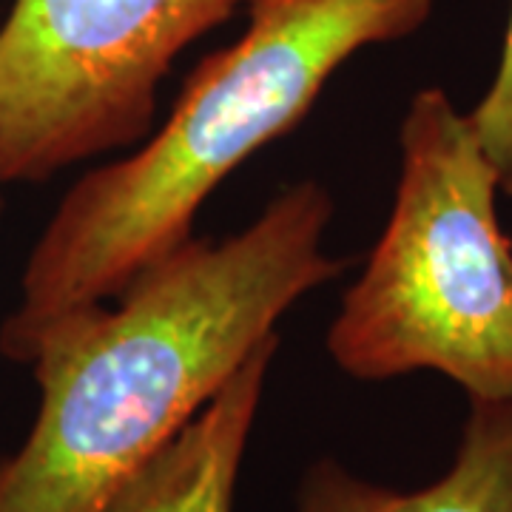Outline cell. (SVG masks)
Segmentation results:
<instances>
[{"label": "cell", "instance_id": "obj_1", "mask_svg": "<svg viewBox=\"0 0 512 512\" xmlns=\"http://www.w3.org/2000/svg\"><path fill=\"white\" fill-rule=\"evenodd\" d=\"M333 197L302 180L248 228L185 239L111 302L32 336L40 407L0 458V512H100L220 393L305 293L348 271L322 248Z\"/></svg>", "mask_w": 512, "mask_h": 512}, {"label": "cell", "instance_id": "obj_2", "mask_svg": "<svg viewBox=\"0 0 512 512\" xmlns=\"http://www.w3.org/2000/svg\"><path fill=\"white\" fill-rule=\"evenodd\" d=\"M436 0H248V29L188 74L163 126L123 160L66 191L0 325L18 362L63 313L111 302L194 234L197 214L239 165L296 128L350 57L404 40Z\"/></svg>", "mask_w": 512, "mask_h": 512}, {"label": "cell", "instance_id": "obj_3", "mask_svg": "<svg viewBox=\"0 0 512 512\" xmlns=\"http://www.w3.org/2000/svg\"><path fill=\"white\" fill-rule=\"evenodd\" d=\"M470 114L421 89L399 126L393 208L328 328L359 382L430 370L470 399L512 396V237Z\"/></svg>", "mask_w": 512, "mask_h": 512}, {"label": "cell", "instance_id": "obj_4", "mask_svg": "<svg viewBox=\"0 0 512 512\" xmlns=\"http://www.w3.org/2000/svg\"><path fill=\"white\" fill-rule=\"evenodd\" d=\"M248 0H15L0 23V185L134 148L171 63Z\"/></svg>", "mask_w": 512, "mask_h": 512}, {"label": "cell", "instance_id": "obj_5", "mask_svg": "<svg viewBox=\"0 0 512 512\" xmlns=\"http://www.w3.org/2000/svg\"><path fill=\"white\" fill-rule=\"evenodd\" d=\"M279 336L265 342L100 512H234L242 456Z\"/></svg>", "mask_w": 512, "mask_h": 512}, {"label": "cell", "instance_id": "obj_6", "mask_svg": "<svg viewBox=\"0 0 512 512\" xmlns=\"http://www.w3.org/2000/svg\"><path fill=\"white\" fill-rule=\"evenodd\" d=\"M467 404L456 458L433 484L390 490L319 458L302 476L296 512H512V396Z\"/></svg>", "mask_w": 512, "mask_h": 512}, {"label": "cell", "instance_id": "obj_7", "mask_svg": "<svg viewBox=\"0 0 512 512\" xmlns=\"http://www.w3.org/2000/svg\"><path fill=\"white\" fill-rule=\"evenodd\" d=\"M467 114L476 128L478 143L498 174L501 191L512 197V6L493 83L481 94L476 109Z\"/></svg>", "mask_w": 512, "mask_h": 512}]
</instances>
